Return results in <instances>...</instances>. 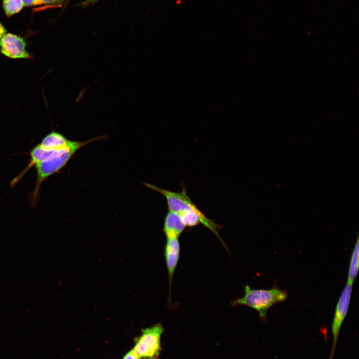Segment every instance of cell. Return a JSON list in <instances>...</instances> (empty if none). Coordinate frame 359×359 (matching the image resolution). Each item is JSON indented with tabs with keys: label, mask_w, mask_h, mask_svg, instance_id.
Here are the masks:
<instances>
[{
	"label": "cell",
	"mask_w": 359,
	"mask_h": 359,
	"mask_svg": "<svg viewBox=\"0 0 359 359\" xmlns=\"http://www.w3.org/2000/svg\"><path fill=\"white\" fill-rule=\"evenodd\" d=\"M352 292V285L347 283L338 301L332 324L333 340L329 359L334 358L340 329L349 308Z\"/></svg>",
	"instance_id": "cell-4"
},
{
	"label": "cell",
	"mask_w": 359,
	"mask_h": 359,
	"mask_svg": "<svg viewBox=\"0 0 359 359\" xmlns=\"http://www.w3.org/2000/svg\"><path fill=\"white\" fill-rule=\"evenodd\" d=\"M24 6L23 0H2V7L5 15L7 17L19 12Z\"/></svg>",
	"instance_id": "cell-9"
},
{
	"label": "cell",
	"mask_w": 359,
	"mask_h": 359,
	"mask_svg": "<svg viewBox=\"0 0 359 359\" xmlns=\"http://www.w3.org/2000/svg\"><path fill=\"white\" fill-rule=\"evenodd\" d=\"M98 0H86L81 2L80 5L83 7H86L94 4Z\"/></svg>",
	"instance_id": "cell-11"
},
{
	"label": "cell",
	"mask_w": 359,
	"mask_h": 359,
	"mask_svg": "<svg viewBox=\"0 0 359 359\" xmlns=\"http://www.w3.org/2000/svg\"><path fill=\"white\" fill-rule=\"evenodd\" d=\"M123 359H139L137 356L134 353L133 350L128 353L123 358Z\"/></svg>",
	"instance_id": "cell-12"
},
{
	"label": "cell",
	"mask_w": 359,
	"mask_h": 359,
	"mask_svg": "<svg viewBox=\"0 0 359 359\" xmlns=\"http://www.w3.org/2000/svg\"><path fill=\"white\" fill-rule=\"evenodd\" d=\"M185 227L178 213L168 210L163 226V231L167 238H179Z\"/></svg>",
	"instance_id": "cell-7"
},
{
	"label": "cell",
	"mask_w": 359,
	"mask_h": 359,
	"mask_svg": "<svg viewBox=\"0 0 359 359\" xmlns=\"http://www.w3.org/2000/svg\"><path fill=\"white\" fill-rule=\"evenodd\" d=\"M162 325L157 324L143 331L136 340L132 350L139 359H158L161 351V337L164 332Z\"/></svg>",
	"instance_id": "cell-3"
},
{
	"label": "cell",
	"mask_w": 359,
	"mask_h": 359,
	"mask_svg": "<svg viewBox=\"0 0 359 359\" xmlns=\"http://www.w3.org/2000/svg\"><path fill=\"white\" fill-rule=\"evenodd\" d=\"M26 46L23 37L12 33L6 32L0 39V52L9 58H32L26 49Z\"/></svg>",
	"instance_id": "cell-5"
},
{
	"label": "cell",
	"mask_w": 359,
	"mask_h": 359,
	"mask_svg": "<svg viewBox=\"0 0 359 359\" xmlns=\"http://www.w3.org/2000/svg\"><path fill=\"white\" fill-rule=\"evenodd\" d=\"M97 138L85 141H74L68 146L59 150L46 160L34 165L36 171V180L34 190L31 193L32 205L35 204L39 196V191L42 183L49 177L59 172L64 167L72 156L81 147L89 143L103 138Z\"/></svg>",
	"instance_id": "cell-1"
},
{
	"label": "cell",
	"mask_w": 359,
	"mask_h": 359,
	"mask_svg": "<svg viewBox=\"0 0 359 359\" xmlns=\"http://www.w3.org/2000/svg\"><path fill=\"white\" fill-rule=\"evenodd\" d=\"M359 243L358 237L352 254L348 276L347 283L352 285L356 278L359 270Z\"/></svg>",
	"instance_id": "cell-8"
},
{
	"label": "cell",
	"mask_w": 359,
	"mask_h": 359,
	"mask_svg": "<svg viewBox=\"0 0 359 359\" xmlns=\"http://www.w3.org/2000/svg\"><path fill=\"white\" fill-rule=\"evenodd\" d=\"M180 243L179 238H167L164 248V255L167 266L170 292L175 270L180 256Z\"/></svg>",
	"instance_id": "cell-6"
},
{
	"label": "cell",
	"mask_w": 359,
	"mask_h": 359,
	"mask_svg": "<svg viewBox=\"0 0 359 359\" xmlns=\"http://www.w3.org/2000/svg\"><path fill=\"white\" fill-rule=\"evenodd\" d=\"M244 295L231 302L232 306H246L256 310L260 319L266 322L268 310L273 305L285 301L287 292L274 286L270 289H253L248 285L244 286Z\"/></svg>",
	"instance_id": "cell-2"
},
{
	"label": "cell",
	"mask_w": 359,
	"mask_h": 359,
	"mask_svg": "<svg viewBox=\"0 0 359 359\" xmlns=\"http://www.w3.org/2000/svg\"><path fill=\"white\" fill-rule=\"evenodd\" d=\"M66 0H23L24 6L29 7L38 5H48L60 6Z\"/></svg>",
	"instance_id": "cell-10"
},
{
	"label": "cell",
	"mask_w": 359,
	"mask_h": 359,
	"mask_svg": "<svg viewBox=\"0 0 359 359\" xmlns=\"http://www.w3.org/2000/svg\"><path fill=\"white\" fill-rule=\"evenodd\" d=\"M7 32V30L2 23L0 21V39Z\"/></svg>",
	"instance_id": "cell-13"
}]
</instances>
